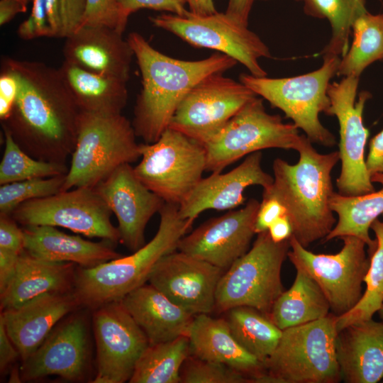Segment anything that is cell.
Wrapping results in <instances>:
<instances>
[{"mask_svg": "<svg viewBox=\"0 0 383 383\" xmlns=\"http://www.w3.org/2000/svg\"><path fill=\"white\" fill-rule=\"evenodd\" d=\"M1 67L18 83L14 105L2 127L33 157L66 164L75 148L80 111L58 69L10 57L3 59Z\"/></svg>", "mask_w": 383, "mask_h": 383, "instance_id": "obj_1", "label": "cell"}, {"mask_svg": "<svg viewBox=\"0 0 383 383\" xmlns=\"http://www.w3.org/2000/svg\"><path fill=\"white\" fill-rule=\"evenodd\" d=\"M127 40L142 76L132 125L145 143L155 142L168 128L178 105L193 87L238 63L221 52L194 61L172 58L155 50L137 32L131 33Z\"/></svg>", "mask_w": 383, "mask_h": 383, "instance_id": "obj_2", "label": "cell"}, {"mask_svg": "<svg viewBox=\"0 0 383 383\" xmlns=\"http://www.w3.org/2000/svg\"><path fill=\"white\" fill-rule=\"evenodd\" d=\"M312 143L303 135L296 149V164L276 158L272 164L273 182L262 192L277 199L285 207L292 236L306 248L325 239L337 222L330 202L335 193L331 172L340 161L339 152L320 153Z\"/></svg>", "mask_w": 383, "mask_h": 383, "instance_id": "obj_3", "label": "cell"}, {"mask_svg": "<svg viewBox=\"0 0 383 383\" xmlns=\"http://www.w3.org/2000/svg\"><path fill=\"white\" fill-rule=\"evenodd\" d=\"M160 214L155 236L133 253L94 267H79L74 293L80 305L96 309L121 301L129 292L148 282L159 261L177 250L179 240L190 230L193 221L181 218L179 206L165 203Z\"/></svg>", "mask_w": 383, "mask_h": 383, "instance_id": "obj_4", "label": "cell"}, {"mask_svg": "<svg viewBox=\"0 0 383 383\" xmlns=\"http://www.w3.org/2000/svg\"><path fill=\"white\" fill-rule=\"evenodd\" d=\"M122 113L80 111L75 148L65 175L64 191L96 187L118 167L140 158V143Z\"/></svg>", "mask_w": 383, "mask_h": 383, "instance_id": "obj_5", "label": "cell"}, {"mask_svg": "<svg viewBox=\"0 0 383 383\" xmlns=\"http://www.w3.org/2000/svg\"><path fill=\"white\" fill-rule=\"evenodd\" d=\"M323 59L318 69L298 76L270 78L242 74L239 79L257 96L282 111L313 143L331 148L336 144V138L321 123L319 115H327L329 111L328 89L331 79L337 74L340 57Z\"/></svg>", "mask_w": 383, "mask_h": 383, "instance_id": "obj_6", "label": "cell"}, {"mask_svg": "<svg viewBox=\"0 0 383 383\" xmlns=\"http://www.w3.org/2000/svg\"><path fill=\"white\" fill-rule=\"evenodd\" d=\"M335 318L327 316L282 330L264 362L275 383H336L342 380L336 355Z\"/></svg>", "mask_w": 383, "mask_h": 383, "instance_id": "obj_7", "label": "cell"}, {"mask_svg": "<svg viewBox=\"0 0 383 383\" xmlns=\"http://www.w3.org/2000/svg\"><path fill=\"white\" fill-rule=\"evenodd\" d=\"M289 249V240L276 243L268 231L257 233L249 250L221 276L213 311L250 306L268 316L284 291L281 271Z\"/></svg>", "mask_w": 383, "mask_h": 383, "instance_id": "obj_8", "label": "cell"}, {"mask_svg": "<svg viewBox=\"0 0 383 383\" xmlns=\"http://www.w3.org/2000/svg\"><path fill=\"white\" fill-rule=\"evenodd\" d=\"M206 167L204 145L167 128L152 143H140L136 177L165 203L179 206L200 180Z\"/></svg>", "mask_w": 383, "mask_h": 383, "instance_id": "obj_9", "label": "cell"}, {"mask_svg": "<svg viewBox=\"0 0 383 383\" xmlns=\"http://www.w3.org/2000/svg\"><path fill=\"white\" fill-rule=\"evenodd\" d=\"M303 135L292 123L267 112L262 98L249 101L213 136L203 143L206 153V171L223 169L257 151L268 148L296 150Z\"/></svg>", "mask_w": 383, "mask_h": 383, "instance_id": "obj_10", "label": "cell"}, {"mask_svg": "<svg viewBox=\"0 0 383 383\" xmlns=\"http://www.w3.org/2000/svg\"><path fill=\"white\" fill-rule=\"evenodd\" d=\"M340 238L343 245L338 252L318 254L308 250L292 235L287 256L295 269L304 270L316 282L335 316L349 311L360 299L370 261L362 240L353 235Z\"/></svg>", "mask_w": 383, "mask_h": 383, "instance_id": "obj_11", "label": "cell"}, {"mask_svg": "<svg viewBox=\"0 0 383 383\" xmlns=\"http://www.w3.org/2000/svg\"><path fill=\"white\" fill-rule=\"evenodd\" d=\"M157 28L169 31L192 46L228 55L254 76H267L259 60L271 57L269 48L254 32L226 13L199 15L189 10L182 16L163 13L150 18Z\"/></svg>", "mask_w": 383, "mask_h": 383, "instance_id": "obj_12", "label": "cell"}, {"mask_svg": "<svg viewBox=\"0 0 383 383\" xmlns=\"http://www.w3.org/2000/svg\"><path fill=\"white\" fill-rule=\"evenodd\" d=\"M358 84V77H344L330 83L328 89L331 106L327 115L335 116L339 125L341 170L336 186L338 193L349 196L375 190L366 167L365 150L370 133L363 121L365 106L372 96L363 91L357 97Z\"/></svg>", "mask_w": 383, "mask_h": 383, "instance_id": "obj_13", "label": "cell"}, {"mask_svg": "<svg viewBox=\"0 0 383 383\" xmlns=\"http://www.w3.org/2000/svg\"><path fill=\"white\" fill-rule=\"evenodd\" d=\"M112 212L95 187H76L18 206L12 218L25 226L62 227L89 238L120 242Z\"/></svg>", "mask_w": 383, "mask_h": 383, "instance_id": "obj_14", "label": "cell"}, {"mask_svg": "<svg viewBox=\"0 0 383 383\" xmlns=\"http://www.w3.org/2000/svg\"><path fill=\"white\" fill-rule=\"evenodd\" d=\"M255 96L240 82L223 74L210 75L186 94L168 127L203 144Z\"/></svg>", "mask_w": 383, "mask_h": 383, "instance_id": "obj_15", "label": "cell"}, {"mask_svg": "<svg viewBox=\"0 0 383 383\" xmlns=\"http://www.w3.org/2000/svg\"><path fill=\"white\" fill-rule=\"evenodd\" d=\"M96 347L94 383L129 382L149 340L121 301L96 309L93 314Z\"/></svg>", "mask_w": 383, "mask_h": 383, "instance_id": "obj_16", "label": "cell"}, {"mask_svg": "<svg viewBox=\"0 0 383 383\" xmlns=\"http://www.w3.org/2000/svg\"><path fill=\"white\" fill-rule=\"evenodd\" d=\"M260 202L211 218L179 240L177 250L226 271L250 249Z\"/></svg>", "mask_w": 383, "mask_h": 383, "instance_id": "obj_17", "label": "cell"}, {"mask_svg": "<svg viewBox=\"0 0 383 383\" xmlns=\"http://www.w3.org/2000/svg\"><path fill=\"white\" fill-rule=\"evenodd\" d=\"M224 272L177 250L159 261L148 283L192 314H209L214 311L218 284Z\"/></svg>", "mask_w": 383, "mask_h": 383, "instance_id": "obj_18", "label": "cell"}, {"mask_svg": "<svg viewBox=\"0 0 383 383\" xmlns=\"http://www.w3.org/2000/svg\"><path fill=\"white\" fill-rule=\"evenodd\" d=\"M95 188L118 220L120 242L132 251L143 247L147 224L164 200L136 177L131 164L121 165Z\"/></svg>", "mask_w": 383, "mask_h": 383, "instance_id": "obj_19", "label": "cell"}, {"mask_svg": "<svg viewBox=\"0 0 383 383\" xmlns=\"http://www.w3.org/2000/svg\"><path fill=\"white\" fill-rule=\"evenodd\" d=\"M262 153L252 152L233 170L226 172H212L203 177L193 191L179 206L181 218L194 221L206 210H232L243 205L244 192L251 186L268 187L273 177L262 167Z\"/></svg>", "mask_w": 383, "mask_h": 383, "instance_id": "obj_20", "label": "cell"}, {"mask_svg": "<svg viewBox=\"0 0 383 383\" xmlns=\"http://www.w3.org/2000/svg\"><path fill=\"white\" fill-rule=\"evenodd\" d=\"M87 331L84 319L75 316L52 331L44 342L23 361L21 378L34 380L57 375L80 379L87 360Z\"/></svg>", "mask_w": 383, "mask_h": 383, "instance_id": "obj_21", "label": "cell"}, {"mask_svg": "<svg viewBox=\"0 0 383 383\" xmlns=\"http://www.w3.org/2000/svg\"><path fill=\"white\" fill-rule=\"evenodd\" d=\"M123 33L84 26L65 38V60L87 70L128 82L133 51Z\"/></svg>", "mask_w": 383, "mask_h": 383, "instance_id": "obj_22", "label": "cell"}, {"mask_svg": "<svg viewBox=\"0 0 383 383\" xmlns=\"http://www.w3.org/2000/svg\"><path fill=\"white\" fill-rule=\"evenodd\" d=\"M78 306L74 292L45 294L1 311L0 318L23 361L44 342L55 324Z\"/></svg>", "mask_w": 383, "mask_h": 383, "instance_id": "obj_23", "label": "cell"}, {"mask_svg": "<svg viewBox=\"0 0 383 383\" xmlns=\"http://www.w3.org/2000/svg\"><path fill=\"white\" fill-rule=\"evenodd\" d=\"M336 355L346 383H377L383 379V321L373 318L338 332Z\"/></svg>", "mask_w": 383, "mask_h": 383, "instance_id": "obj_24", "label": "cell"}, {"mask_svg": "<svg viewBox=\"0 0 383 383\" xmlns=\"http://www.w3.org/2000/svg\"><path fill=\"white\" fill-rule=\"evenodd\" d=\"M74 265L45 260L23 250L12 279L0 294L1 311L17 308L45 294L73 292Z\"/></svg>", "mask_w": 383, "mask_h": 383, "instance_id": "obj_25", "label": "cell"}, {"mask_svg": "<svg viewBox=\"0 0 383 383\" xmlns=\"http://www.w3.org/2000/svg\"><path fill=\"white\" fill-rule=\"evenodd\" d=\"M121 301L145 333L150 344L188 335L195 316L150 284L136 288Z\"/></svg>", "mask_w": 383, "mask_h": 383, "instance_id": "obj_26", "label": "cell"}, {"mask_svg": "<svg viewBox=\"0 0 383 383\" xmlns=\"http://www.w3.org/2000/svg\"><path fill=\"white\" fill-rule=\"evenodd\" d=\"M25 227L24 250L40 259L90 268L122 256L107 240L92 242L50 226Z\"/></svg>", "mask_w": 383, "mask_h": 383, "instance_id": "obj_27", "label": "cell"}, {"mask_svg": "<svg viewBox=\"0 0 383 383\" xmlns=\"http://www.w3.org/2000/svg\"><path fill=\"white\" fill-rule=\"evenodd\" d=\"M190 355L226 365L253 379L264 365L246 351L232 335L225 318L196 315L188 333Z\"/></svg>", "mask_w": 383, "mask_h": 383, "instance_id": "obj_28", "label": "cell"}, {"mask_svg": "<svg viewBox=\"0 0 383 383\" xmlns=\"http://www.w3.org/2000/svg\"><path fill=\"white\" fill-rule=\"evenodd\" d=\"M58 71L80 111L118 114L125 108L126 81L87 70L66 60Z\"/></svg>", "mask_w": 383, "mask_h": 383, "instance_id": "obj_29", "label": "cell"}, {"mask_svg": "<svg viewBox=\"0 0 383 383\" xmlns=\"http://www.w3.org/2000/svg\"><path fill=\"white\" fill-rule=\"evenodd\" d=\"M373 183H378V191L360 195L344 196L338 192L333 194L330 205L337 215V222L325 238V241L353 235L362 240L368 248L369 256L376 249L377 242L370 235L372 223L383 214V174L371 176Z\"/></svg>", "mask_w": 383, "mask_h": 383, "instance_id": "obj_30", "label": "cell"}, {"mask_svg": "<svg viewBox=\"0 0 383 383\" xmlns=\"http://www.w3.org/2000/svg\"><path fill=\"white\" fill-rule=\"evenodd\" d=\"M291 287L278 296L268 316L281 330L319 320L330 314L328 301L316 282L296 269Z\"/></svg>", "mask_w": 383, "mask_h": 383, "instance_id": "obj_31", "label": "cell"}, {"mask_svg": "<svg viewBox=\"0 0 383 383\" xmlns=\"http://www.w3.org/2000/svg\"><path fill=\"white\" fill-rule=\"evenodd\" d=\"M225 313V319L237 342L264 364L277 345L282 330L267 315L252 307L237 306Z\"/></svg>", "mask_w": 383, "mask_h": 383, "instance_id": "obj_32", "label": "cell"}, {"mask_svg": "<svg viewBox=\"0 0 383 383\" xmlns=\"http://www.w3.org/2000/svg\"><path fill=\"white\" fill-rule=\"evenodd\" d=\"M189 355L187 335L150 344L140 357L129 382L180 383V370Z\"/></svg>", "mask_w": 383, "mask_h": 383, "instance_id": "obj_33", "label": "cell"}, {"mask_svg": "<svg viewBox=\"0 0 383 383\" xmlns=\"http://www.w3.org/2000/svg\"><path fill=\"white\" fill-rule=\"evenodd\" d=\"M352 31V45L340 60L337 75L360 78L367 67L383 60V13L365 11L355 20Z\"/></svg>", "mask_w": 383, "mask_h": 383, "instance_id": "obj_34", "label": "cell"}, {"mask_svg": "<svg viewBox=\"0 0 383 383\" xmlns=\"http://www.w3.org/2000/svg\"><path fill=\"white\" fill-rule=\"evenodd\" d=\"M302 2L306 15L326 19L331 38L321 52L322 57H342L349 48V37L355 20L367 11L365 0H295Z\"/></svg>", "mask_w": 383, "mask_h": 383, "instance_id": "obj_35", "label": "cell"}, {"mask_svg": "<svg viewBox=\"0 0 383 383\" xmlns=\"http://www.w3.org/2000/svg\"><path fill=\"white\" fill-rule=\"evenodd\" d=\"M370 229L374 233L377 245L370 255V266L364 277L365 290L352 309L336 316L338 332L351 324L372 318L383 303V221L376 219Z\"/></svg>", "mask_w": 383, "mask_h": 383, "instance_id": "obj_36", "label": "cell"}, {"mask_svg": "<svg viewBox=\"0 0 383 383\" xmlns=\"http://www.w3.org/2000/svg\"><path fill=\"white\" fill-rule=\"evenodd\" d=\"M5 148L0 162V184L67 174L66 164L43 161L26 152L3 127Z\"/></svg>", "mask_w": 383, "mask_h": 383, "instance_id": "obj_37", "label": "cell"}, {"mask_svg": "<svg viewBox=\"0 0 383 383\" xmlns=\"http://www.w3.org/2000/svg\"><path fill=\"white\" fill-rule=\"evenodd\" d=\"M65 174L15 182L0 187V214L11 216L21 204L64 191Z\"/></svg>", "mask_w": 383, "mask_h": 383, "instance_id": "obj_38", "label": "cell"}, {"mask_svg": "<svg viewBox=\"0 0 383 383\" xmlns=\"http://www.w3.org/2000/svg\"><path fill=\"white\" fill-rule=\"evenodd\" d=\"M252 377L226 365L189 355L180 370V383H250Z\"/></svg>", "mask_w": 383, "mask_h": 383, "instance_id": "obj_39", "label": "cell"}, {"mask_svg": "<svg viewBox=\"0 0 383 383\" xmlns=\"http://www.w3.org/2000/svg\"><path fill=\"white\" fill-rule=\"evenodd\" d=\"M85 2L81 26H106L121 33L124 32L128 21L123 17L116 0H85Z\"/></svg>", "mask_w": 383, "mask_h": 383, "instance_id": "obj_40", "label": "cell"}, {"mask_svg": "<svg viewBox=\"0 0 383 383\" xmlns=\"http://www.w3.org/2000/svg\"><path fill=\"white\" fill-rule=\"evenodd\" d=\"M123 17L128 21L129 16L143 9L167 11L182 16L189 10L185 7L187 0H116Z\"/></svg>", "mask_w": 383, "mask_h": 383, "instance_id": "obj_41", "label": "cell"}, {"mask_svg": "<svg viewBox=\"0 0 383 383\" xmlns=\"http://www.w3.org/2000/svg\"><path fill=\"white\" fill-rule=\"evenodd\" d=\"M30 16L23 21L18 29L19 36L25 40L39 37H52L47 23L44 0H32Z\"/></svg>", "mask_w": 383, "mask_h": 383, "instance_id": "obj_42", "label": "cell"}, {"mask_svg": "<svg viewBox=\"0 0 383 383\" xmlns=\"http://www.w3.org/2000/svg\"><path fill=\"white\" fill-rule=\"evenodd\" d=\"M0 248L21 254L24 250V235L11 216L0 214Z\"/></svg>", "mask_w": 383, "mask_h": 383, "instance_id": "obj_43", "label": "cell"}, {"mask_svg": "<svg viewBox=\"0 0 383 383\" xmlns=\"http://www.w3.org/2000/svg\"><path fill=\"white\" fill-rule=\"evenodd\" d=\"M18 90L16 76L8 69L1 67L0 74V119L6 121L14 105Z\"/></svg>", "mask_w": 383, "mask_h": 383, "instance_id": "obj_44", "label": "cell"}, {"mask_svg": "<svg viewBox=\"0 0 383 383\" xmlns=\"http://www.w3.org/2000/svg\"><path fill=\"white\" fill-rule=\"evenodd\" d=\"M284 215L286 209L277 199L262 194L255 220V233L267 231L274 221Z\"/></svg>", "mask_w": 383, "mask_h": 383, "instance_id": "obj_45", "label": "cell"}, {"mask_svg": "<svg viewBox=\"0 0 383 383\" xmlns=\"http://www.w3.org/2000/svg\"><path fill=\"white\" fill-rule=\"evenodd\" d=\"M366 167L370 177L383 174V129L370 141Z\"/></svg>", "mask_w": 383, "mask_h": 383, "instance_id": "obj_46", "label": "cell"}, {"mask_svg": "<svg viewBox=\"0 0 383 383\" xmlns=\"http://www.w3.org/2000/svg\"><path fill=\"white\" fill-rule=\"evenodd\" d=\"M21 254L0 248V294L12 279Z\"/></svg>", "mask_w": 383, "mask_h": 383, "instance_id": "obj_47", "label": "cell"}, {"mask_svg": "<svg viewBox=\"0 0 383 383\" xmlns=\"http://www.w3.org/2000/svg\"><path fill=\"white\" fill-rule=\"evenodd\" d=\"M20 356L19 353L9 338L2 319L0 318V369L6 368Z\"/></svg>", "mask_w": 383, "mask_h": 383, "instance_id": "obj_48", "label": "cell"}, {"mask_svg": "<svg viewBox=\"0 0 383 383\" xmlns=\"http://www.w3.org/2000/svg\"><path fill=\"white\" fill-rule=\"evenodd\" d=\"M46 20L52 37L61 38L62 22L60 0H44Z\"/></svg>", "mask_w": 383, "mask_h": 383, "instance_id": "obj_49", "label": "cell"}, {"mask_svg": "<svg viewBox=\"0 0 383 383\" xmlns=\"http://www.w3.org/2000/svg\"><path fill=\"white\" fill-rule=\"evenodd\" d=\"M255 0H228L226 13L248 26L249 16Z\"/></svg>", "mask_w": 383, "mask_h": 383, "instance_id": "obj_50", "label": "cell"}, {"mask_svg": "<svg viewBox=\"0 0 383 383\" xmlns=\"http://www.w3.org/2000/svg\"><path fill=\"white\" fill-rule=\"evenodd\" d=\"M267 231L272 240L276 243L287 240L292 235V227L286 215L274 221Z\"/></svg>", "mask_w": 383, "mask_h": 383, "instance_id": "obj_51", "label": "cell"}, {"mask_svg": "<svg viewBox=\"0 0 383 383\" xmlns=\"http://www.w3.org/2000/svg\"><path fill=\"white\" fill-rule=\"evenodd\" d=\"M27 6L16 0L0 1V25L9 22L19 13L26 11Z\"/></svg>", "mask_w": 383, "mask_h": 383, "instance_id": "obj_52", "label": "cell"}, {"mask_svg": "<svg viewBox=\"0 0 383 383\" xmlns=\"http://www.w3.org/2000/svg\"><path fill=\"white\" fill-rule=\"evenodd\" d=\"M189 11L199 15H209L217 12L213 0H187Z\"/></svg>", "mask_w": 383, "mask_h": 383, "instance_id": "obj_53", "label": "cell"}, {"mask_svg": "<svg viewBox=\"0 0 383 383\" xmlns=\"http://www.w3.org/2000/svg\"><path fill=\"white\" fill-rule=\"evenodd\" d=\"M20 372L17 371L16 370H13L12 373L11 374V377L9 379L10 382H21L20 378Z\"/></svg>", "mask_w": 383, "mask_h": 383, "instance_id": "obj_54", "label": "cell"}, {"mask_svg": "<svg viewBox=\"0 0 383 383\" xmlns=\"http://www.w3.org/2000/svg\"><path fill=\"white\" fill-rule=\"evenodd\" d=\"M377 313H378V315H379V318L383 321V303L382 304V306L380 307V309L377 311Z\"/></svg>", "mask_w": 383, "mask_h": 383, "instance_id": "obj_55", "label": "cell"}, {"mask_svg": "<svg viewBox=\"0 0 383 383\" xmlns=\"http://www.w3.org/2000/svg\"><path fill=\"white\" fill-rule=\"evenodd\" d=\"M17 1L21 3L22 4L25 5L27 6V4H28V0H16Z\"/></svg>", "mask_w": 383, "mask_h": 383, "instance_id": "obj_56", "label": "cell"}, {"mask_svg": "<svg viewBox=\"0 0 383 383\" xmlns=\"http://www.w3.org/2000/svg\"><path fill=\"white\" fill-rule=\"evenodd\" d=\"M256 1V0H255ZM261 1H267V0H261Z\"/></svg>", "mask_w": 383, "mask_h": 383, "instance_id": "obj_57", "label": "cell"}, {"mask_svg": "<svg viewBox=\"0 0 383 383\" xmlns=\"http://www.w3.org/2000/svg\"><path fill=\"white\" fill-rule=\"evenodd\" d=\"M382 382H383V379H382Z\"/></svg>", "mask_w": 383, "mask_h": 383, "instance_id": "obj_58", "label": "cell"}, {"mask_svg": "<svg viewBox=\"0 0 383 383\" xmlns=\"http://www.w3.org/2000/svg\"><path fill=\"white\" fill-rule=\"evenodd\" d=\"M382 217H383V214H382Z\"/></svg>", "mask_w": 383, "mask_h": 383, "instance_id": "obj_59", "label": "cell"}]
</instances>
